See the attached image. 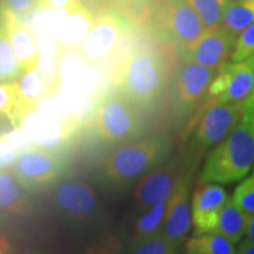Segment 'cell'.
Masks as SVG:
<instances>
[{"instance_id":"obj_13","label":"cell","mask_w":254,"mask_h":254,"mask_svg":"<svg viewBox=\"0 0 254 254\" xmlns=\"http://www.w3.org/2000/svg\"><path fill=\"white\" fill-rule=\"evenodd\" d=\"M227 199L226 190L220 184H199L192 198V224L195 236L215 231L219 214Z\"/></svg>"},{"instance_id":"obj_19","label":"cell","mask_w":254,"mask_h":254,"mask_svg":"<svg viewBox=\"0 0 254 254\" xmlns=\"http://www.w3.org/2000/svg\"><path fill=\"white\" fill-rule=\"evenodd\" d=\"M230 84L214 103H243L254 91V72L251 59L228 63ZM213 103V104H214Z\"/></svg>"},{"instance_id":"obj_7","label":"cell","mask_w":254,"mask_h":254,"mask_svg":"<svg viewBox=\"0 0 254 254\" xmlns=\"http://www.w3.org/2000/svg\"><path fill=\"white\" fill-rule=\"evenodd\" d=\"M63 155L49 147H34L20 152L9 170L26 190H43L55 184L65 170Z\"/></svg>"},{"instance_id":"obj_14","label":"cell","mask_w":254,"mask_h":254,"mask_svg":"<svg viewBox=\"0 0 254 254\" xmlns=\"http://www.w3.org/2000/svg\"><path fill=\"white\" fill-rule=\"evenodd\" d=\"M190 176H180L176 190L167 201L166 213L161 232L173 240L174 243L182 245L190 230L192 224V208L190 206Z\"/></svg>"},{"instance_id":"obj_28","label":"cell","mask_w":254,"mask_h":254,"mask_svg":"<svg viewBox=\"0 0 254 254\" xmlns=\"http://www.w3.org/2000/svg\"><path fill=\"white\" fill-rule=\"evenodd\" d=\"M189 2L199 14L206 30L221 26L222 13L227 0H189Z\"/></svg>"},{"instance_id":"obj_25","label":"cell","mask_w":254,"mask_h":254,"mask_svg":"<svg viewBox=\"0 0 254 254\" xmlns=\"http://www.w3.org/2000/svg\"><path fill=\"white\" fill-rule=\"evenodd\" d=\"M19 104L17 81L0 82V120H11L13 124L23 119Z\"/></svg>"},{"instance_id":"obj_6","label":"cell","mask_w":254,"mask_h":254,"mask_svg":"<svg viewBox=\"0 0 254 254\" xmlns=\"http://www.w3.org/2000/svg\"><path fill=\"white\" fill-rule=\"evenodd\" d=\"M53 204L66 220L78 226L99 224L104 209L94 187L82 179L59 183L53 190Z\"/></svg>"},{"instance_id":"obj_24","label":"cell","mask_w":254,"mask_h":254,"mask_svg":"<svg viewBox=\"0 0 254 254\" xmlns=\"http://www.w3.org/2000/svg\"><path fill=\"white\" fill-rule=\"evenodd\" d=\"M179 249V244L167 238L161 231L152 236L135 238L129 245V252L135 254H174Z\"/></svg>"},{"instance_id":"obj_30","label":"cell","mask_w":254,"mask_h":254,"mask_svg":"<svg viewBox=\"0 0 254 254\" xmlns=\"http://www.w3.org/2000/svg\"><path fill=\"white\" fill-rule=\"evenodd\" d=\"M232 199L246 215L254 214V176L237 186Z\"/></svg>"},{"instance_id":"obj_1","label":"cell","mask_w":254,"mask_h":254,"mask_svg":"<svg viewBox=\"0 0 254 254\" xmlns=\"http://www.w3.org/2000/svg\"><path fill=\"white\" fill-rule=\"evenodd\" d=\"M173 148L168 135L134 139L119 146L103 159L100 176L107 185L124 189L166 161Z\"/></svg>"},{"instance_id":"obj_32","label":"cell","mask_w":254,"mask_h":254,"mask_svg":"<svg viewBox=\"0 0 254 254\" xmlns=\"http://www.w3.org/2000/svg\"><path fill=\"white\" fill-rule=\"evenodd\" d=\"M40 0H0V11L2 13L20 18L30 14L39 7Z\"/></svg>"},{"instance_id":"obj_22","label":"cell","mask_w":254,"mask_h":254,"mask_svg":"<svg viewBox=\"0 0 254 254\" xmlns=\"http://www.w3.org/2000/svg\"><path fill=\"white\" fill-rule=\"evenodd\" d=\"M15 81H17L18 87L19 104H20L23 116H25L30 111L36 109L41 98L45 95L43 80L36 68L32 67L25 69Z\"/></svg>"},{"instance_id":"obj_21","label":"cell","mask_w":254,"mask_h":254,"mask_svg":"<svg viewBox=\"0 0 254 254\" xmlns=\"http://www.w3.org/2000/svg\"><path fill=\"white\" fill-rule=\"evenodd\" d=\"M247 215L238 207L233 199H227L222 206L217 228L214 232L222 234L233 244H238L246 232Z\"/></svg>"},{"instance_id":"obj_31","label":"cell","mask_w":254,"mask_h":254,"mask_svg":"<svg viewBox=\"0 0 254 254\" xmlns=\"http://www.w3.org/2000/svg\"><path fill=\"white\" fill-rule=\"evenodd\" d=\"M254 56V23L251 24L238 37L236 46L232 52V62H243Z\"/></svg>"},{"instance_id":"obj_10","label":"cell","mask_w":254,"mask_h":254,"mask_svg":"<svg viewBox=\"0 0 254 254\" xmlns=\"http://www.w3.org/2000/svg\"><path fill=\"white\" fill-rule=\"evenodd\" d=\"M125 23L118 13L105 11L94 19L79 52L88 64H100L111 58L122 43Z\"/></svg>"},{"instance_id":"obj_20","label":"cell","mask_w":254,"mask_h":254,"mask_svg":"<svg viewBox=\"0 0 254 254\" xmlns=\"http://www.w3.org/2000/svg\"><path fill=\"white\" fill-rule=\"evenodd\" d=\"M254 23V0H227L222 13L221 26L237 38Z\"/></svg>"},{"instance_id":"obj_11","label":"cell","mask_w":254,"mask_h":254,"mask_svg":"<svg viewBox=\"0 0 254 254\" xmlns=\"http://www.w3.org/2000/svg\"><path fill=\"white\" fill-rule=\"evenodd\" d=\"M238 38L224 26L207 28L187 49L180 51L183 59L218 69L232 56Z\"/></svg>"},{"instance_id":"obj_5","label":"cell","mask_w":254,"mask_h":254,"mask_svg":"<svg viewBox=\"0 0 254 254\" xmlns=\"http://www.w3.org/2000/svg\"><path fill=\"white\" fill-rule=\"evenodd\" d=\"M154 26L159 37L183 51L192 45L206 27L189 0H163L154 13Z\"/></svg>"},{"instance_id":"obj_18","label":"cell","mask_w":254,"mask_h":254,"mask_svg":"<svg viewBox=\"0 0 254 254\" xmlns=\"http://www.w3.org/2000/svg\"><path fill=\"white\" fill-rule=\"evenodd\" d=\"M24 190L11 170L0 171V214L9 217L30 215L33 207Z\"/></svg>"},{"instance_id":"obj_15","label":"cell","mask_w":254,"mask_h":254,"mask_svg":"<svg viewBox=\"0 0 254 254\" xmlns=\"http://www.w3.org/2000/svg\"><path fill=\"white\" fill-rule=\"evenodd\" d=\"M21 127L40 147H53L64 140L66 131L62 122L36 109L30 111L21 120Z\"/></svg>"},{"instance_id":"obj_39","label":"cell","mask_w":254,"mask_h":254,"mask_svg":"<svg viewBox=\"0 0 254 254\" xmlns=\"http://www.w3.org/2000/svg\"><path fill=\"white\" fill-rule=\"evenodd\" d=\"M5 33H6L5 19H4V15H2V13H1V11H0V37Z\"/></svg>"},{"instance_id":"obj_4","label":"cell","mask_w":254,"mask_h":254,"mask_svg":"<svg viewBox=\"0 0 254 254\" xmlns=\"http://www.w3.org/2000/svg\"><path fill=\"white\" fill-rule=\"evenodd\" d=\"M140 110L123 93L106 95L94 110V131L100 139L112 144L134 140L146 129Z\"/></svg>"},{"instance_id":"obj_17","label":"cell","mask_w":254,"mask_h":254,"mask_svg":"<svg viewBox=\"0 0 254 254\" xmlns=\"http://www.w3.org/2000/svg\"><path fill=\"white\" fill-rule=\"evenodd\" d=\"M2 15L5 19L6 34L21 68L25 71L34 67L40 57L36 36L32 33L30 28L18 21V18L5 13H2Z\"/></svg>"},{"instance_id":"obj_38","label":"cell","mask_w":254,"mask_h":254,"mask_svg":"<svg viewBox=\"0 0 254 254\" xmlns=\"http://www.w3.org/2000/svg\"><path fill=\"white\" fill-rule=\"evenodd\" d=\"M245 234L249 239L254 240V214L247 215Z\"/></svg>"},{"instance_id":"obj_41","label":"cell","mask_w":254,"mask_h":254,"mask_svg":"<svg viewBox=\"0 0 254 254\" xmlns=\"http://www.w3.org/2000/svg\"><path fill=\"white\" fill-rule=\"evenodd\" d=\"M117 1H119V2H124V4H128V2L135 1V0H117Z\"/></svg>"},{"instance_id":"obj_2","label":"cell","mask_w":254,"mask_h":254,"mask_svg":"<svg viewBox=\"0 0 254 254\" xmlns=\"http://www.w3.org/2000/svg\"><path fill=\"white\" fill-rule=\"evenodd\" d=\"M254 163V127L241 119L230 134L212 150L200 173V183L240 182Z\"/></svg>"},{"instance_id":"obj_26","label":"cell","mask_w":254,"mask_h":254,"mask_svg":"<svg viewBox=\"0 0 254 254\" xmlns=\"http://www.w3.org/2000/svg\"><path fill=\"white\" fill-rule=\"evenodd\" d=\"M167 201L158 202L151 206L150 208L140 212L135 224V238L152 236L161 231L165 213H166Z\"/></svg>"},{"instance_id":"obj_3","label":"cell","mask_w":254,"mask_h":254,"mask_svg":"<svg viewBox=\"0 0 254 254\" xmlns=\"http://www.w3.org/2000/svg\"><path fill=\"white\" fill-rule=\"evenodd\" d=\"M166 82L163 57L148 47L138 49L129 56L120 77V93L139 109L146 110L157 103Z\"/></svg>"},{"instance_id":"obj_37","label":"cell","mask_w":254,"mask_h":254,"mask_svg":"<svg viewBox=\"0 0 254 254\" xmlns=\"http://www.w3.org/2000/svg\"><path fill=\"white\" fill-rule=\"evenodd\" d=\"M12 249V243L7 234L2 228H0V254L7 253Z\"/></svg>"},{"instance_id":"obj_29","label":"cell","mask_w":254,"mask_h":254,"mask_svg":"<svg viewBox=\"0 0 254 254\" xmlns=\"http://www.w3.org/2000/svg\"><path fill=\"white\" fill-rule=\"evenodd\" d=\"M34 68L43 80L45 94L51 93L59 80V65L57 59L53 56H40Z\"/></svg>"},{"instance_id":"obj_16","label":"cell","mask_w":254,"mask_h":254,"mask_svg":"<svg viewBox=\"0 0 254 254\" xmlns=\"http://www.w3.org/2000/svg\"><path fill=\"white\" fill-rule=\"evenodd\" d=\"M94 14L90 6L78 2L69 8L67 17L58 33L60 50H79L94 21Z\"/></svg>"},{"instance_id":"obj_40","label":"cell","mask_w":254,"mask_h":254,"mask_svg":"<svg viewBox=\"0 0 254 254\" xmlns=\"http://www.w3.org/2000/svg\"><path fill=\"white\" fill-rule=\"evenodd\" d=\"M79 2H81V4L84 5H87V6H92V5H97L99 4L101 0H78Z\"/></svg>"},{"instance_id":"obj_8","label":"cell","mask_w":254,"mask_h":254,"mask_svg":"<svg viewBox=\"0 0 254 254\" xmlns=\"http://www.w3.org/2000/svg\"><path fill=\"white\" fill-rule=\"evenodd\" d=\"M218 69L183 59L174 75L173 112L177 119L186 118L202 100Z\"/></svg>"},{"instance_id":"obj_23","label":"cell","mask_w":254,"mask_h":254,"mask_svg":"<svg viewBox=\"0 0 254 254\" xmlns=\"http://www.w3.org/2000/svg\"><path fill=\"white\" fill-rule=\"evenodd\" d=\"M186 253L190 254H233L237 253L234 244L218 232L204 233L187 240Z\"/></svg>"},{"instance_id":"obj_9","label":"cell","mask_w":254,"mask_h":254,"mask_svg":"<svg viewBox=\"0 0 254 254\" xmlns=\"http://www.w3.org/2000/svg\"><path fill=\"white\" fill-rule=\"evenodd\" d=\"M241 120V103H214L202 114L193 134L190 148L194 153L215 147Z\"/></svg>"},{"instance_id":"obj_27","label":"cell","mask_w":254,"mask_h":254,"mask_svg":"<svg viewBox=\"0 0 254 254\" xmlns=\"http://www.w3.org/2000/svg\"><path fill=\"white\" fill-rule=\"evenodd\" d=\"M24 69L21 68L7 34L0 37V82L14 81L20 77Z\"/></svg>"},{"instance_id":"obj_33","label":"cell","mask_w":254,"mask_h":254,"mask_svg":"<svg viewBox=\"0 0 254 254\" xmlns=\"http://www.w3.org/2000/svg\"><path fill=\"white\" fill-rule=\"evenodd\" d=\"M19 152L5 136L0 138V171L11 166L19 155Z\"/></svg>"},{"instance_id":"obj_42","label":"cell","mask_w":254,"mask_h":254,"mask_svg":"<svg viewBox=\"0 0 254 254\" xmlns=\"http://www.w3.org/2000/svg\"><path fill=\"white\" fill-rule=\"evenodd\" d=\"M251 63H252V67H253V72H254V56L251 57Z\"/></svg>"},{"instance_id":"obj_34","label":"cell","mask_w":254,"mask_h":254,"mask_svg":"<svg viewBox=\"0 0 254 254\" xmlns=\"http://www.w3.org/2000/svg\"><path fill=\"white\" fill-rule=\"evenodd\" d=\"M241 119L254 127V91L241 103Z\"/></svg>"},{"instance_id":"obj_35","label":"cell","mask_w":254,"mask_h":254,"mask_svg":"<svg viewBox=\"0 0 254 254\" xmlns=\"http://www.w3.org/2000/svg\"><path fill=\"white\" fill-rule=\"evenodd\" d=\"M78 0H40V9H67L78 4Z\"/></svg>"},{"instance_id":"obj_12","label":"cell","mask_w":254,"mask_h":254,"mask_svg":"<svg viewBox=\"0 0 254 254\" xmlns=\"http://www.w3.org/2000/svg\"><path fill=\"white\" fill-rule=\"evenodd\" d=\"M179 179L176 161L164 163L146 173L138 180L133 193L138 212L145 211L158 202L167 201L176 190Z\"/></svg>"},{"instance_id":"obj_36","label":"cell","mask_w":254,"mask_h":254,"mask_svg":"<svg viewBox=\"0 0 254 254\" xmlns=\"http://www.w3.org/2000/svg\"><path fill=\"white\" fill-rule=\"evenodd\" d=\"M237 253L239 254H254V240L247 239L239 241V245L237 247Z\"/></svg>"}]
</instances>
